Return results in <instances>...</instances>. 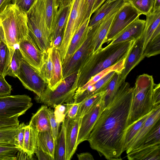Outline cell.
Segmentation results:
<instances>
[{
  "label": "cell",
  "instance_id": "f907efd6",
  "mask_svg": "<svg viewBox=\"0 0 160 160\" xmlns=\"http://www.w3.org/2000/svg\"><path fill=\"white\" fill-rule=\"evenodd\" d=\"M153 108L160 105V84L154 83L152 94Z\"/></svg>",
  "mask_w": 160,
  "mask_h": 160
},
{
  "label": "cell",
  "instance_id": "d6a6232c",
  "mask_svg": "<svg viewBox=\"0 0 160 160\" xmlns=\"http://www.w3.org/2000/svg\"><path fill=\"white\" fill-rule=\"evenodd\" d=\"M152 110L148 114L141 117L126 128L124 133V150L126 149L130 142L134 138L145 121L151 113Z\"/></svg>",
  "mask_w": 160,
  "mask_h": 160
},
{
  "label": "cell",
  "instance_id": "f546056e",
  "mask_svg": "<svg viewBox=\"0 0 160 160\" xmlns=\"http://www.w3.org/2000/svg\"><path fill=\"white\" fill-rule=\"evenodd\" d=\"M124 81L121 78V72H116L108 83L104 90L103 99L105 107L113 99Z\"/></svg>",
  "mask_w": 160,
  "mask_h": 160
},
{
  "label": "cell",
  "instance_id": "9f6ffc18",
  "mask_svg": "<svg viewBox=\"0 0 160 160\" xmlns=\"http://www.w3.org/2000/svg\"><path fill=\"white\" fill-rule=\"evenodd\" d=\"M106 0H96L93 6L92 14L94 13L103 4Z\"/></svg>",
  "mask_w": 160,
  "mask_h": 160
},
{
  "label": "cell",
  "instance_id": "60d3db41",
  "mask_svg": "<svg viewBox=\"0 0 160 160\" xmlns=\"http://www.w3.org/2000/svg\"><path fill=\"white\" fill-rule=\"evenodd\" d=\"M158 143H160V120L157 122L148 133L142 145Z\"/></svg>",
  "mask_w": 160,
  "mask_h": 160
},
{
  "label": "cell",
  "instance_id": "9a60e30c",
  "mask_svg": "<svg viewBox=\"0 0 160 160\" xmlns=\"http://www.w3.org/2000/svg\"><path fill=\"white\" fill-rule=\"evenodd\" d=\"M145 57L143 43L141 37L135 41L125 59L124 68L121 72L122 79L125 80L130 71Z\"/></svg>",
  "mask_w": 160,
  "mask_h": 160
},
{
  "label": "cell",
  "instance_id": "5b68a950",
  "mask_svg": "<svg viewBox=\"0 0 160 160\" xmlns=\"http://www.w3.org/2000/svg\"><path fill=\"white\" fill-rule=\"evenodd\" d=\"M154 83L153 77L147 74L141 75L137 78L128 126L153 109L152 94Z\"/></svg>",
  "mask_w": 160,
  "mask_h": 160
},
{
  "label": "cell",
  "instance_id": "ee69618b",
  "mask_svg": "<svg viewBox=\"0 0 160 160\" xmlns=\"http://www.w3.org/2000/svg\"><path fill=\"white\" fill-rule=\"evenodd\" d=\"M26 125L24 122L19 124L17 127L14 136V144L17 147L20 151H22Z\"/></svg>",
  "mask_w": 160,
  "mask_h": 160
},
{
  "label": "cell",
  "instance_id": "9c48e42d",
  "mask_svg": "<svg viewBox=\"0 0 160 160\" xmlns=\"http://www.w3.org/2000/svg\"><path fill=\"white\" fill-rule=\"evenodd\" d=\"M97 27V24L92 27H88L87 36L84 42L68 62L62 66L63 78L77 72L81 64L93 53V39Z\"/></svg>",
  "mask_w": 160,
  "mask_h": 160
},
{
  "label": "cell",
  "instance_id": "bcb514c9",
  "mask_svg": "<svg viewBox=\"0 0 160 160\" xmlns=\"http://www.w3.org/2000/svg\"><path fill=\"white\" fill-rule=\"evenodd\" d=\"M36 0H11L12 4L15 5L20 11L27 13Z\"/></svg>",
  "mask_w": 160,
  "mask_h": 160
},
{
  "label": "cell",
  "instance_id": "3957f363",
  "mask_svg": "<svg viewBox=\"0 0 160 160\" xmlns=\"http://www.w3.org/2000/svg\"><path fill=\"white\" fill-rule=\"evenodd\" d=\"M0 25L10 49L11 57L20 41L28 35L26 13L10 4L0 15Z\"/></svg>",
  "mask_w": 160,
  "mask_h": 160
},
{
  "label": "cell",
  "instance_id": "30bf717a",
  "mask_svg": "<svg viewBox=\"0 0 160 160\" xmlns=\"http://www.w3.org/2000/svg\"><path fill=\"white\" fill-rule=\"evenodd\" d=\"M17 77L25 88L34 92L38 97L41 96L47 85L38 71L24 58L18 70Z\"/></svg>",
  "mask_w": 160,
  "mask_h": 160
},
{
  "label": "cell",
  "instance_id": "11a10c76",
  "mask_svg": "<svg viewBox=\"0 0 160 160\" xmlns=\"http://www.w3.org/2000/svg\"><path fill=\"white\" fill-rule=\"evenodd\" d=\"M11 0H0V15L11 3Z\"/></svg>",
  "mask_w": 160,
  "mask_h": 160
},
{
  "label": "cell",
  "instance_id": "52a82bcc",
  "mask_svg": "<svg viewBox=\"0 0 160 160\" xmlns=\"http://www.w3.org/2000/svg\"><path fill=\"white\" fill-rule=\"evenodd\" d=\"M86 0H74L64 29L62 41L58 48L60 52L62 63L64 59L72 38L77 30L86 20Z\"/></svg>",
  "mask_w": 160,
  "mask_h": 160
},
{
  "label": "cell",
  "instance_id": "8fae6325",
  "mask_svg": "<svg viewBox=\"0 0 160 160\" xmlns=\"http://www.w3.org/2000/svg\"><path fill=\"white\" fill-rule=\"evenodd\" d=\"M141 14L128 1L116 12L104 43H108Z\"/></svg>",
  "mask_w": 160,
  "mask_h": 160
},
{
  "label": "cell",
  "instance_id": "ba28073f",
  "mask_svg": "<svg viewBox=\"0 0 160 160\" xmlns=\"http://www.w3.org/2000/svg\"><path fill=\"white\" fill-rule=\"evenodd\" d=\"M28 95H18L0 97V118L18 117L32 105Z\"/></svg>",
  "mask_w": 160,
  "mask_h": 160
},
{
  "label": "cell",
  "instance_id": "5bb4252c",
  "mask_svg": "<svg viewBox=\"0 0 160 160\" xmlns=\"http://www.w3.org/2000/svg\"><path fill=\"white\" fill-rule=\"evenodd\" d=\"M160 120V105L152 111L137 134L129 143L126 150L127 154L142 145L152 128Z\"/></svg>",
  "mask_w": 160,
  "mask_h": 160
},
{
  "label": "cell",
  "instance_id": "7dc6e473",
  "mask_svg": "<svg viewBox=\"0 0 160 160\" xmlns=\"http://www.w3.org/2000/svg\"><path fill=\"white\" fill-rule=\"evenodd\" d=\"M18 117L0 118V129L16 127L19 124Z\"/></svg>",
  "mask_w": 160,
  "mask_h": 160
},
{
  "label": "cell",
  "instance_id": "f6af8a7d",
  "mask_svg": "<svg viewBox=\"0 0 160 160\" xmlns=\"http://www.w3.org/2000/svg\"><path fill=\"white\" fill-rule=\"evenodd\" d=\"M81 103L76 102L73 101L63 104L66 108V117L70 119L75 118Z\"/></svg>",
  "mask_w": 160,
  "mask_h": 160
},
{
  "label": "cell",
  "instance_id": "8d00e7d4",
  "mask_svg": "<svg viewBox=\"0 0 160 160\" xmlns=\"http://www.w3.org/2000/svg\"><path fill=\"white\" fill-rule=\"evenodd\" d=\"M23 58L18 46L13 50L11 55V60L6 75L15 78L17 77L18 70Z\"/></svg>",
  "mask_w": 160,
  "mask_h": 160
},
{
  "label": "cell",
  "instance_id": "4fadbf2b",
  "mask_svg": "<svg viewBox=\"0 0 160 160\" xmlns=\"http://www.w3.org/2000/svg\"><path fill=\"white\" fill-rule=\"evenodd\" d=\"M18 47L24 59L39 72L42 64L43 53L37 48L28 35L20 41Z\"/></svg>",
  "mask_w": 160,
  "mask_h": 160
},
{
  "label": "cell",
  "instance_id": "d590c367",
  "mask_svg": "<svg viewBox=\"0 0 160 160\" xmlns=\"http://www.w3.org/2000/svg\"><path fill=\"white\" fill-rule=\"evenodd\" d=\"M105 91L88 98L82 102L79 108L76 117L82 118L103 97Z\"/></svg>",
  "mask_w": 160,
  "mask_h": 160
},
{
  "label": "cell",
  "instance_id": "b9f144b4",
  "mask_svg": "<svg viewBox=\"0 0 160 160\" xmlns=\"http://www.w3.org/2000/svg\"><path fill=\"white\" fill-rule=\"evenodd\" d=\"M17 127L0 129V142L14 144Z\"/></svg>",
  "mask_w": 160,
  "mask_h": 160
},
{
  "label": "cell",
  "instance_id": "d6986e66",
  "mask_svg": "<svg viewBox=\"0 0 160 160\" xmlns=\"http://www.w3.org/2000/svg\"><path fill=\"white\" fill-rule=\"evenodd\" d=\"M118 11L110 13L97 23V27L93 39V53L96 52L102 48V45L104 44L112 22Z\"/></svg>",
  "mask_w": 160,
  "mask_h": 160
},
{
  "label": "cell",
  "instance_id": "cb8c5ba5",
  "mask_svg": "<svg viewBox=\"0 0 160 160\" xmlns=\"http://www.w3.org/2000/svg\"><path fill=\"white\" fill-rule=\"evenodd\" d=\"M43 2L45 19L51 35L63 7L60 6V0H43Z\"/></svg>",
  "mask_w": 160,
  "mask_h": 160
},
{
  "label": "cell",
  "instance_id": "c3c4849f",
  "mask_svg": "<svg viewBox=\"0 0 160 160\" xmlns=\"http://www.w3.org/2000/svg\"><path fill=\"white\" fill-rule=\"evenodd\" d=\"M12 86L6 81L5 77L0 75V97L10 95Z\"/></svg>",
  "mask_w": 160,
  "mask_h": 160
},
{
  "label": "cell",
  "instance_id": "2e32d148",
  "mask_svg": "<svg viewBox=\"0 0 160 160\" xmlns=\"http://www.w3.org/2000/svg\"><path fill=\"white\" fill-rule=\"evenodd\" d=\"M81 118L70 119L66 117L64 120L66 128V141L67 160H70L77 149V141Z\"/></svg>",
  "mask_w": 160,
  "mask_h": 160
},
{
  "label": "cell",
  "instance_id": "f5cc1de1",
  "mask_svg": "<svg viewBox=\"0 0 160 160\" xmlns=\"http://www.w3.org/2000/svg\"><path fill=\"white\" fill-rule=\"evenodd\" d=\"M96 0H86V19L90 18L92 10Z\"/></svg>",
  "mask_w": 160,
  "mask_h": 160
},
{
  "label": "cell",
  "instance_id": "e0dca14e",
  "mask_svg": "<svg viewBox=\"0 0 160 160\" xmlns=\"http://www.w3.org/2000/svg\"><path fill=\"white\" fill-rule=\"evenodd\" d=\"M145 23V20L138 18L122 30L108 45L137 40L142 34Z\"/></svg>",
  "mask_w": 160,
  "mask_h": 160
},
{
  "label": "cell",
  "instance_id": "f1b7e54d",
  "mask_svg": "<svg viewBox=\"0 0 160 160\" xmlns=\"http://www.w3.org/2000/svg\"><path fill=\"white\" fill-rule=\"evenodd\" d=\"M36 132L29 124L25 128L22 151L31 159L37 147Z\"/></svg>",
  "mask_w": 160,
  "mask_h": 160
},
{
  "label": "cell",
  "instance_id": "4dcf8cb0",
  "mask_svg": "<svg viewBox=\"0 0 160 160\" xmlns=\"http://www.w3.org/2000/svg\"><path fill=\"white\" fill-rule=\"evenodd\" d=\"M125 59L100 72L92 77L85 84L77 88L73 97H75L82 93L89 86L93 84L101 78L110 72L115 71L121 72L124 68Z\"/></svg>",
  "mask_w": 160,
  "mask_h": 160
},
{
  "label": "cell",
  "instance_id": "d4e9b609",
  "mask_svg": "<svg viewBox=\"0 0 160 160\" xmlns=\"http://www.w3.org/2000/svg\"><path fill=\"white\" fill-rule=\"evenodd\" d=\"M48 109V106L42 105L31 119L29 125L37 133L51 129Z\"/></svg>",
  "mask_w": 160,
  "mask_h": 160
},
{
  "label": "cell",
  "instance_id": "83f0119b",
  "mask_svg": "<svg viewBox=\"0 0 160 160\" xmlns=\"http://www.w3.org/2000/svg\"><path fill=\"white\" fill-rule=\"evenodd\" d=\"M11 53L0 25V75L5 77L9 67Z\"/></svg>",
  "mask_w": 160,
  "mask_h": 160
},
{
  "label": "cell",
  "instance_id": "7402d4cb",
  "mask_svg": "<svg viewBox=\"0 0 160 160\" xmlns=\"http://www.w3.org/2000/svg\"><path fill=\"white\" fill-rule=\"evenodd\" d=\"M90 19L86 20L74 33L68 46L64 59L62 63V66L68 62L86 39L88 31Z\"/></svg>",
  "mask_w": 160,
  "mask_h": 160
},
{
  "label": "cell",
  "instance_id": "db71d44e",
  "mask_svg": "<svg viewBox=\"0 0 160 160\" xmlns=\"http://www.w3.org/2000/svg\"><path fill=\"white\" fill-rule=\"evenodd\" d=\"M77 157L79 160H93L92 155L90 153L83 152L77 154Z\"/></svg>",
  "mask_w": 160,
  "mask_h": 160
},
{
  "label": "cell",
  "instance_id": "7bdbcfd3",
  "mask_svg": "<svg viewBox=\"0 0 160 160\" xmlns=\"http://www.w3.org/2000/svg\"><path fill=\"white\" fill-rule=\"evenodd\" d=\"M48 111L51 129L55 139L56 146L59 132V129L60 123L56 120L54 111L50 108H48Z\"/></svg>",
  "mask_w": 160,
  "mask_h": 160
},
{
  "label": "cell",
  "instance_id": "e575fe53",
  "mask_svg": "<svg viewBox=\"0 0 160 160\" xmlns=\"http://www.w3.org/2000/svg\"><path fill=\"white\" fill-rule=\"evenodd\" d=\"M65 134V125L64 120L62 122L61 129L59 132L57 141L54 160H67Z\"/></svg>",
  "mask_w": 160,
  "mask_h": 160
},
{
  "label": "cell",
  "instance_id": "f35d334b",
  "mask_svg": "<svg viewBox=\"0 0 160 160\" xmlns=\"http://www.w3.org/2000/svg\"><path fill=\"white\" fill-rule=\"evenodd\" d=\"M141 15L146 16L152 11L154 0H127Z\"/></svg>",
  "mask_w": 160,
  "mask_h": 160
},
{
  "label": "cell",
  "instance_id": "ffe728a7",
  "mask_svg": "<svg viewBox=\"0 0 160 160\" xmlns=\"http://www.w3.org/2000/svg\"><path fill=\"white\" fill-rule=\"evenodd\" d=\"M146 16L145 26L141 36L144 50L154 35L160 32V9L152 11Z\"/></svg>",
  "mask_w": 160,
  "mask_h": 160
},
{
  "label": "cell",
  "instance_id": "ab89813d",
  "mask_svg": "<svg viewBox=\"0 0 160 160\" xmlns=\"http://www.w3.org/2000/svg\"><path fill=\"white\" fill-rule=\"evenodd\" d=\"M160 53V34L151 39L144 50V56L147 58L154 56Z\"/></svg>",
  "mask_w": 160,
  "mask_h": 160
},
{
  "label": "cell",
  "instance_id": "603a6c76",
  "mask_svg": "<svg viewBox=\"0 0 160 160\" xmlns=\"http://www.w3.org/2000/svg\"><path fill=\"white\" fill-rule=\"evenodd\" d=\"M127 2L126 0H117L109 2H104L90 18L88 27L93 26L110 13L118 11Z\"/></svg>",
  "mask_w": 160,
  "mask_h": 160
},
{
  "label": "cell",
  "instance_id": "4316f807",
  "mask_svg": "<svg viewBox=\"0 0 160 160\" xmlns=\"http://www.w3.org/2000/svg\"><path fill=\"white\" fill-rule=\"evenodd\" d=\"M37 147L54 160L56 143L51 129L37 133Z\"/></svg>",
  "mask_w": 160,
  "mask_h": 160
},
{
  "label": "cell",
  "instance_id": "74e56055",
  "mask_svg": "<svg viewBox=\"0 0 160 160\" xmlns=\"http://www.w3.org/2000/svg\"><path fill=\"white\" fill-rule=\"evenodd\" d=\"M19 151L13 144L0 142V160H16Z\"/></svg>",
  "mask_w": 160,
  "mask_h": 160
},
{
  "label": "cell",
  "instance_id": "8992f818",
  "mask_svg": "<svg viewBox=\"0 0 160 160\" xmlns=\"http://www.w3.org/2000/svg\"><path fill=\"white\" fill-rule=\"evenodd\" d=\"M77 72H74L62 80L53 90L47 85L41 96L37 97V102L54 108L58 105L73 101V97L78 88L75 83Z\"/></svg>",
  "mask_w": 160,
  "mask_h": 160
},
{
  "label": "cell",
  "instance_id": "7c38bea8",
  "mask_svg": "<svg viewBox=\"0 0 160 160\" xmlns=\"http://www.w3.org/2000/svg\"><path fill=\"white\" fill-rule=\"evenodd\" d=\"M103 98L81 118L77 141L78 146L83 142L87 141L93 127L105 108Z\"/></svg>",
  "mask_w": 160,
  "mask_h": 160
},
{
  "label": "cell",
  "instance_id": "277c9868",
  "mask_svg": "<svg viewBox=\"0 0 160 160\" xmlns=\"http://www.w3.org/2000/svg\"><path fill=\"white\" fill-rule=\"evenodd\" d=\"M28 35L43 53L51 48V33L46 23L43 0H36L27 12Z\"/></svg>",
  "mask_w": 160,
  "mask_h": 160
},
{
  "label": "cell",
  "instance_id": "680465c9",
  "mask_svg": "<svg viewBox=\"0 0 160 160\" xmlns=\"http://www.w3.org/2000/svg\"><path fill=\"white\" fill-rule=\"evenodd\" d=\"M158 9H160V0H154L152 11H154Z\"/></svg>",
  "mask_w": 160,
  "mask_h": 160
},
{
  "label": "cell",
  "instance_id": "44dd1931",
  "mask_svg": "<svg viewBox=\"0 0 160 160\" xmlns=\"http://www.w3.org/2000/svg\"><path fill=\"white\" fill-rule=\"evenodd\" d=\"M116 72H110L93 84L88 86L82 93L73 98V102H82L88 98L104 91L108 83Z\"/></svg>",
  "mask_w": 160,
  "mask_h": 160
},
{
  "label": "cell",
  "instance_id": "91938a15",
  "mask_svg": "<svg viewBox=\"0 0 160 160\" xmlns=\"http://www.w3.org/2000/svg\"><path fill=\"white\" fill-rule=\"evenodd\" d=\"M116 0H106L104 2H112L114 1H116Z\"/></svg>",
  "mask_w": 160,
  "mask_h": 160
},
{
  "label": "cell",
  "instance_id": "484cf974",
  "mask_svg": "<svg viewBox=\"0 0 160 160\" xmlns=\"http://www.w3.org/2000/svg\"><path fill=\"white\" fill-rule=\"evenodd\" d=\"M51 56L53 64V75L47 86L51 90H54L63 79L61 56L58 48H51Z\"/></svg>",
  "mask_w": 160,
  "mask_h": 160
},
{
  "label": "cell",
  "instance_id": "94428289",
  "mask_svg": "<svg viewBox=\"0 0 160 160\" xmlns=\"http://www.w3.org/2000/svg\"></svg>",
  "mask_w": 160,
  "mask_h": 160
},
{
  "label": "cell",
  "instance_id": "ac0fdd59",
  "mask_svg": "<svg viewBox=\"0 0 160 160\" xmlns=\"http://www.w3.org/2000/svg\"><path fill=\"white\" fill-rule=\"evenodd\" d=\"M129 160H160V143L142 145L127 154Z\"/></svg>",
  "mask_w": 160,
  "mask_h": 160
},
{
  "label": "cell",
  "instance_id": "1f68e13d",
  "mask_svg": "<svg viewBox=\"0 0 160 160\" xmlns=\"http://www.w3.org/2000/svg\"><path fill=\"white\" fill-rule=\"evenodd\" d=\"M72 4L63 7L61 10L53 30L50 37L51 47L55 39L63 32L71 9Z\"/></svg>",
  "mask_w": 160,
  "mask_h": 160
},
{
  "label": "cell",
  "instance_id": "6f0895ef",
  "mask_svg": "<svg viewBox=\"0 0 160 160\" xmlns=\"http://www.w3.org/2000/svg\"><path fill=\"white\" fill-rule=\"evenodd\" d=\"M74 0H60V6L64 7L71 5Z\"/></svg>",
  "mask_w": 160,
  "mask_h": 160
},
{
  "label": "cell",
  "instance_id": "816d5d0a",
  "mask_svg": "<svg viewBox=\"0 0 160 160\" xmlns=\"http://www.w3.org/2000/svg\"><path fill=\"white\" fill-rule=\"evenodd\" d=\"M35 153L39 160H53L48 154L38 147H37Z\"/></svg>",
  "mask_w": 160,
  "mask_h": 160
},
{
  "label": "cell",
  "instance_id": "6da1fadb",
  "mask_svg": "<svg viewBox=\"0 0 160 160\" xmlns=\"http://www.w3.org/2000/svg\"><path fill=\"white\" fill-rule=\"evenodd\" d=\"M134 92V87L123 82L102 111L87 140L92 149L108 160L122 159L120 157L124 152V133Z\"/></svg>",
  "mask_w": 160,
  "mask_h": 160
},
{
  "label": "cell",
  "instance_id": "681fc988",
  "mask_svg": "<svg viewBox=\"0 0 160 160\" xmlns=\"http://www.w3.org/2000/svg\"><path fill=\"white\" fill-rule=\"evenodd\" d=\"M54 108V113L56 120L60 123H62L66 116L65 106L63 104L58 105Z\"/></svg>",
  "mask_w": 160,
  "mask_h": 160
},
{
  "label": "cell",
  "instance_id": "7a4b0ae2",
  "mask_svg": "<svg viewBox=\"0 0 160 160\" xmlns=\"http://www.w3.org/2000/svg\"><path fill=\"white\" fill-rule=\"evenodd\" d=\"M135 41L108 45L90 55L77 72L79 82L84 84L92 77L125 58Z\"/></svg>",
  "mask_w": 160,
  "mask_h": 160
},
{
  "label": "cell",
  "instance_id": "836d02e7",
  "mask_svg": "<svg viewBox=\"0 0 160 160\" xmlns=\"http://www.w3.org/2000/svg\"><path fill=\"white\" fill-rule=\"evenodd\" d=\"M39 72L48 84L53 75V64L51 56V48L43 53L42 64Z\"/></svg>",
  "mask_w": 160,
  "mask_h": 160
}]
</instances>
